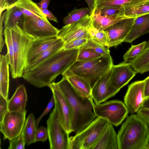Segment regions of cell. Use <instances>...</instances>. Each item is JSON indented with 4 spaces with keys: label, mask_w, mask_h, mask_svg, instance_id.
I'll list each match as a JSON object with an SVG mask.
<instances>
[{
    "label": "cell",
    "mask_w": 149,
    "mask_h": 149,
    "mask_svg": "<svg viewBox=\"0 0 149 149\" xmlns=\"http://www.w3.org/2000/svg\"><path fill=\"white\" fill-rule=\"evenodd\" d=\"M79 50L63 48L34 68L24 71L22 77L37 88L48 86L77 61Z\"/></svg>",
    "instance_id": "cell-1"
},
{
    "label": "cell",
    "mask_w": 149,
    "mask_h": 149,
    "mask_svg": "<svg viewBox=\"0 0 149 149\" xmlns=\"http://www.w3.org/2000/svg\"><path fill=\"white\" fill-rule=\"evenodd\" d=\"M59 89L68 101L72 111V131L77 134L88 126L95 119V104L93 99L75 89L64 76L56 83Z\"/></svg>",
    "instance_id": "cell-2"
},
{
    "label": "cell",
    "mask_w": 149,
    "mask_h": 149,
    "mask_svg": "<svg viewBox=\"0 0 149 149\" xmlns=\"http://www.w3.org/2000/svg\"><path fill=\"white\" fill-rule=\"evenodd\" d=\"M118 149H147L149 144V127L136 114L127 117L118 131Z\"/></svg>",
    "instance_id": "cell-3"
},
{
    "label": "cell",
    "mask_w": 149,
    "mask_h": 149,
    "mask_svg": "<svg viewBox=\"0 0 149 149\" xmlns=\"http://www.w3.org/2000/svg\"><path fill=\"white\" fill-rule=\"evenodd\" d=\"M113 65L110 54L102 55L91 60L76 61L64 73L80 76L88 81L92 87L97 81L111 69Z\"/></svg>",
    "instance_id": "cell-4"
},
{
    "label": "cell",
    "mask_w": 149,
    "mask_h": 149,
    "mask_svg": "<svg viewBox=\"0 0 149 149\" xmlns=\"http://www.w3.org/2000/svg\"><path fill=\"white\" fill-rule=\"evenodd\" d=\"M11 29L14 65L10 71L12 78L16 79L22 77L26 66L28 52L33 40L19 25Z\"/></svg>",
    "instance_id": "cell-5"
},
{
    "label": "cell",
    "mask_w": 149,
    "mask_h": 149,
    "mask_svg": "<svg viewBox=\"0 0 149 149\" xmlns=\"http://www.w3.org/2000/svg\"><path fill=\"white\" fill-rule=\"evenodd\" d=\"M109 123L97 117L84 129L70 137L69 149H92Z\"/></svg>",
    "instance_id": "cell-6"
},
{
    "label": "cell",
    "mask_w": 149,
    "mask_h": 149,
    "mask_svg": "<svg viewBox=\"0 0 149 149\" xmlns=\"http://www.w3.org/2000/svg\"><path fill=\"white\" fill-rule=\"evenodd\" d=\"M93 111L96 116L107 120L116 127L122 123L129 113L124 102L118 100L95 104Z\"/></svg>",
    "instance_id": "cell-7"
},
{
    "label": "cell",
    "mask_w": 149,
    "mask_h": 149,
    "mask_svg": "<svg viewBox=\"0 0 149 149\" xmlns=\"http://www.w3.org/2000/svg\"><path fill=\"white\" fill-rule=\"evenodd\" d=\"M47 130L50 149H69V134L62 125L56 107L47 120Z\"/></svg>",
    "instance_id": "cell-8"
},
{
    "label": "cell",
    "mask_w": 149,
    "mask_h": 149,
    "mask_svg": "<svg viewBox=\"0 0 149 149\" xmlns=\"http://www.w3.org/2000/svg\"><path fill=\"white\" fill-rule=\"evenodd\" d=\"M22 28L33 40L57 36L59 30L48 20L24 15Z\"/></svg>",
    "instance_id": "cell-9"
},
{
    "label": "cell",
    "mask_w": 149,
    "mask_h": 149,
    "mask_svg": "<svg viewBox=\"0 0 149 149\" xmlns=\"http://www.w3.org/2000/svg\"><path fill=\"white\" fill-rule=\"evenodd\" d=\"M26 111L24 113L8 111L0 123V130L4 140H11L21 134L26 120Z\"/></svg>",
    "instance_id": "cell-10"
},
{
    "label": "cell",
    "mask_w": 149,
    "mask_h": 149,
    "mask_svg": "<svg viewBox=\"0 0 149 149\" xmlns=\"http://www.w3.org/2000/svg\"><path fill=\"white\" fill-rule=\"evenodd\" d=\"M91 24V15H88L80 20L65 25L59 30L57 36L68 43L74 40L91 38L87 30Z\"/></svg>",
    "instance_id": "cell-11"
},
{
    "label": "cell",
    "mask_w": 149,
    "mask_h": 149,
    "mask_svg": "<svg viewBox=\"0 0 149 149\" xmlns=\"http://www.w3.org/2000/svg\"><path fill=\"white\" fill-rule=\"evenodd\" d=\"M52 91L55 100V106L57 110L63 126L70 134L72 132V111L67 98L54 82L48 86Z\"/></svg>",
    "instance_id": "cell-12"
},
{
    "label": "cell",
    "mask_w": 149,
    "mask_h": 149,
    "mask_svg": "<svg viewBox=\"0 0 149 149\" xmlns=\"http://www.w3.org/2000/svg\"><path fill=\"white\" fill-rule=\"evenodd\" d=\"M136 18H128L107 28L104 31L107 38V47L116 46L124 41L130 32Z\"/></svg>",
    "instance_id": "cell-13"
},
{
    "label": "cell",
    "mask_w": 149,
    "mask_h": 149,
    "mask_svg": "<svg viewBox=\"0 0 149 149\" xmlns=\"http://www.w3.org/2000/svg\"><path fill=\"white\" fill-rule=\"evenodd\" d=\"M144 80L134 81L128 87L124 97V103L131 114L136 113L142 107L145 99Z\"/></svg>",
    "instance_id": "cell-14"
},
{
    "label": "cell",
    "mask_w": 149,
    "mask_h": 149,
    "mask_svg": "<svg viewBox=\"0 0 149 149\" xmlns=\"http://www.w3.org/2000/svg\"><path fill=\"white\" fill-rule=\"evenodd\" d=\"M137 73L130 63L123 62L113 65L111 69L110 85L118 91L135 77Z\"/></svg>",
    "instance_id": "cell-15"
},
{
    "label": "cell",
    "mask_w": 149,
    "mask_h": 149,
    "mask_svg": "<svg viewBox=\"0 0 149 149\" xmlns=\"http://www.w3.org/2000/svg\"><path fill=\"white\" fill-rule=\"evenodd\" d=\"M110 74L111 69L92 87V96L95 104H99L104 102L115 95L119 92L109 84Z\"/></svg>",
    "instance_id": "cell-16"
},
{
    "label": "cell",
    "mask_w": 149,
    "mask_h": 149,
    "mask_svg": "<svg viewBox=\"0 0 149 149\" xmlns=\"http://www.w3.org/2000/svg\"><path fill=\"white\" fill-rule=\"evenodd\" d=\"M59 38L57 36L33 40L28 52L26 66L41 53L56 43Z\"/></svg>",
    "instance_id": "cell-17"
},
{
    "label": "cell",
    "mask_w": 149,
    "mask_h": 149,
    "mask_svg": "<svg viewBox=\"0 0 149 149\" xmlns=\"http://www.w3.org/2000/svg\"><path fill=\"white\" fill-rule=\"evenodd\" d=\"M91 25L97 29L104 31L112 25L129 18L125 14H119L111 16H102L96 8H94L91 14Z\"/></svg>",
    "instance_id": "cell-18"
},
{
    "label": "cell",
    "mask_w": 149,
    "mask_h": 149,
    "mask_svg": "<svg viewBox=\"0 0 149 149\" xmlns=\"http://www.w3.org/2000/svg\"><path fill=\"white\" fill-rule=\"evenodd\" d=\"M149 33V13L135 18L124 42L131 43L141 36Z\"/></svg>",
    "instance_id": "cell-19"
},
{
    "label": "cell",
    "mask_w": 149,
    "mask_h": 149,
    "mask_svg": "<svg viewBox=\"0 0 149 149\" xmlns=\"http://www.w3.org/2000/svg\"><path fill=\"white\" fill-rule=\"evenodd\" d=\"M92 149H118L117 134L109 123Z\"/></svg>",
    "instance_id": "cell-20"
},
{
    "label": "cell",
    "mask_w": 149,
    "mask_h": 149,
    "mask_svg": "<svg viewBox=\"0 0 149 149\" xmlns=\"http://www.w3.org/2000/svg\"><path fill=\"white\" fill-rule=\"evenodd\" d=\"M25 87L23 85L18 86L10 99L8 100V111L24 113L27 100Z\"/></svg>",
    "instance_id": "cell-21"
},
{
    "label": "cell",
    "mask_w": 149,
    "mask_h": 149,
    "mask_svg": "<svg viewBox=\"0 0 149 149\" xmlns=\"http://www.w3.org/2000/svg\"><path fill=\"white\" fill-rule=\"evenodd\" d=\"M122 6L125 15L129 18H136L149 13V0H132Z\"/></svg>",
    "instance_id": "cell-22"
},
{
    "label": "cell",
    "mask_w": 149,
    "mask_h": 149,
    "mask_svg": "<svg viewBox=\"0 0 149 149\" xmlns=\"http://www.w3.org/2000/svg\"><path fill=\"white\" fill-rule=\"evenodd\" d=\"M9 63L7 55H0V95L8 100L9 85Z\"/></svg>",
    "instance_id": "cell-23"
},
{
    "label": "cell",
    "mask_w": 149,
    "mask_h": 149,
    "mask_svg": "<svg viewBox=\"0 0 149 149\" xmlns=\"http://www.w3.org/2000/svg\"><path fill=\"white\" fill-rule=\"evenodd\" d=\"M62 75L66 77L72 86L77 91L83 95L93 99L92 87L88 81L76 75L64 73Z\"/></svg>",
    "instance_id": "cell-24"
},
{
    "label": "cell",
    "mask_w": 149,
    "mask_h": 149,
    "mask_svg": "<svg viewBox=\"0 0 149 149\" xmlns=\"http://www.w3.org/2000/svg\"><path fill=\"white\" fill-rule=\"evenodd\" d=\"M24 17L23 13L15 6L7 9L3 21L4 27L12 29L17 25L22 26Z\"/></svg>",
    "instance_id": "cell-25"
},
{
    "label": "cell",
    "mask_w": 149,
    "mask_h": 149,
    "mask_svg": "<svg viewBox=\"0 0 149 149\" xmlns=\"http://www.w3.org/2000/svg\"><path fill=\"white\" fill-rule=\"evenodd\" d=\"M65 42L59 38L57 41L54 44L40 54L30 64L27 65L25 71H28L34 68L44 61L62 49Z\"/></svg>",
    "instance_id": "cell-26"
},
{
    "label": "cell",
    "mask_w": 149,
    "mask_h": 149,
    "mask_svg": "<svg viewBox=\"0 0 149 149\" xmlns=\"http://www.w3.org/2000/svg\"><path fill=\"white\" fill-rule=\"evenodd\" d=\"M15 6L20 9L24 15L48 20L37 3L31 0H20Z\"/></svg>",
    "instance_id": "cell-27"
},
{
    "label": "cell",
    "mask_w": 149,
    "mask_h": 149,
    "mask_svg": "<svg viewBox=\"0 0 149 149\" xmlns=\"http://www.w3.org/2000/svg\"><path fill=\"white\" fill-rule=\"evenodd\" d=\"M130 63L137 73L143 74L149 72V49H145Z\"/></svg>",
    "instance_id": "cell-28"
},
{
    "label": "cell",
    "mask_w": 149,
    "mask_h": 149,
    "mask_svg": "<svg viewBox=\"0 0 149 149\" xmlns=\"http://www.w3.org/2000/svg\"><path fill=\"white\" fill-rule=\"evenodd\" d=\"M35 121L34 115L32 113H30L26 119L22 133L27 145L35 142L37 130Z\"/></svg>",
    "instance_id": "cell-29"
},
{
    "label": "cell",
    "mask_w": 149,
    "mask_h": 149,
    "mask_svg": "<svg viewBox=\"0 0 149 149\" xmlns=\"http://www.w3.org/2000/svg\"><path fill=\"white\" fill-rule=\"evenodd\" d=\"M92 12L87 7L77 8H75L63 18V22L65 25L77 21L88 15H91Z\"/></svg>",
    "instance_id": "cell-30"
},
{
    "label": "cell",
    "mask_w": 149,
    "mask_h": 149,
    "mask_svg": "<svg viewBox=\"0 0 149 149\" xmlns=\"http://www.w3.org/2000/svg\"><path fill=\"white\" fill-rule=\"evenodd\" d=\"M147 41L137 45H132L123 56L124 62L130 63L140 55L145 49Z\"/></svg>",
    "instance_id": "cell-31"
},
{
    "label": "cell",
    "mask_w": 149,
    "mask_h": 149,
    "mask_svg": "<svg viewBox=\"0 0 149 149\" xmlns=\"http://www.w3.org/2000/svg\"><path fill=\"white\" fill-rule=\"evenodd\" d=\"M3 34L5 38V42L7 49L6 55L8 58L11 70L12 69L14 65L13 48L11 29L5 27Z\"/></svg>",
    "instance_id": "cell-32"
},
{
    "label": "cell",
    "mask_w": 149,
    "mask_h": 149,
    "mask_svg": "<svg viewBox=\"0 0 149 149\" xmlns=\"http://www.w3.org/2000/svg\"><path fill=\"white\" fill-rule=\"evenodd\" d=\"M87 31L91 38L107 47V38L104 31L99 30L91 25Z\"/></svg>",
    "instance_id": "cell-33"
},
{
    "label": "cell",
    "mask_w": 149,
    "mask_h": 149,
    "mask_svg": "<svg viewBox=\"0 0 149 149\" xmlns=\"http://www.w3.org/2000/svg\"><path fill=\"white\" fill-rule=\"evenodd\" d=\"M105 47L93 39L89 38L88 39L87 44L81 47L91 49L102 55L110 54L109 49Z\"/></svg>",
    "instance_id": "cell-34"
},
{
    "label": "cell",
    "mask_w": 149,
    "mask_h": 149,
    "mask_svg": "<svg viewBox=\"0 0 149 149\" xmlns=\"http://www.w3.org/2000/svg\"><path fill=\"white\" fill-rule=\"evenodd\" d=\"M97 9L102 16H111L119 14H125L124 9L122 6H111Z\"/></svg>",
    "instance_id": "cell-35"
},
{
    "label": "cell",
    "mask_w": 149,
    "mask_h": 149,
    "mask_svg": "<svg viewBox=\"0 0 149 149\" xmlns=\"http://www.w3.org/2000/svg\"><path fill=\"white\" fill-rule=\"evenodd\" d=\"M77 61H86L98 58L102 55L88 49L80 48Z\"/></svg>",
    "instance_id": "cell-36"
},
{
    "label": "cell",
    "mask_w": 149,
    "mask_h": 149,
    "mask_svg": "<svg viewBox=\"0 0 149 149\" xmlns=\"http://www.w3.org/2000/svg\"><path fill=\"white\" fill-rule=\"evenodd\" d=\"M132 0H94V7L102 8L111 6H123Z\"/></svg>",
    "instance_id": "cell-37"
},
{
    "label": "cell",
    "mask_w": 149,
    "mask_h": 149,
    "mask_svg": "<svg viewBox=\"0 0 149 149\" xmlns=\"http://www.w3.org/2000/svg\"><path fill=\"white\" fill-rule=\"evenodd\" d=\"M26 142L22 133L18 136L10 141L8 149H24Z\"/></svg>",
    "instance_id": "cell-38"
},
{
    "label": "cell",
    "mask_w": 149,
    "mask_h": 149,
    "mask_svg": "<svg viewBox=\"0 0 149 149\" xmlns=\"http://www.w3.org/2000/svg\"><path fill=\"white\" fill-rule=\"evenodd\" d=\"M88 41V39L85 38L74 40L65 43L63 48L66 50L79 49L85 45Z\"/></svg>",
    "instance_id": "cell-39"
},
{
    "label": "cell",
    "mask_w": 149,
    "mask_h": 149,
    "mask_svg": "<svg viewBox=\"0 0 149 149\" xmlns=\"http://www.w3.org/2000/svg\"><path fill=\"white\" fill-rule=\"evenodd\" d=\"M48 138L47 130L45 127L41 126L37 129L35 142L39 141L44 142Z\"/></svg>",
    "instance_id": "cell-40"
},
{
    "label": "cell",
    "mask_w": 149,
    "mask_h": 149,
    "mask_svg": "<svg viewBox=\"0 0 149 149\" xmlns=\"http://www.w3.org/2000/svg\"><path fill=\"white\" fill-rule=\"evenodd\" d=\"M55 104L54 99L52 95L51 100L48 103L45 109L37 119L36 120L35 124L37 129L38 127L39 124L42 118L44 116L51 111L53 106H55Z\"/></svg>",
    "instance_id": "cell-41"
},
{
    "label": "cell",
    "mask_w": 149,
    "mask_h": 149,
    "mask_svg": "<svg viewBox=\"0 0 149 149\" xmlns=\"http://www.w3.org/2000/svg\"><path fill=\"white\" fill-rule=\"evenodd\" d=\"M20 0H0V15L3 12L15 6Z\"/></svg>",
    "instance_id": "cell-42"
},
{
    "label": "cell",
    "mask_w": 149,
    "mask_h": 149,
    "mask_svg": "<svg viewBox=\"0 0 149 149\" xmlns=\"http://www.w3.org/2000/svg\"><path fill=\"white\" fill-rule=\"evenodd\" d=\"M8 100L0 95V123L8 111Z\"/></svg>",
    "instance_id": "cell-43"
},
{
    "label": "cell",
    "mask_w": 149,
    "mask_h": 149,
    "mask_svg": "<svg viewBox=\"0 0 149 149\" xmlns=\"http://www.w3.org/2000/svg\"><path fill=\"white\" fill-rule=\"evenodd\" d=\"M136 114L143 119L149 126V109L141 107Z\"/></svg>",
    "instance_id": "cell-44"
},
{
    "label": "cell",
    "mask_w": 149,
    "mask_h": 149,
    "mask_svg": "<svg viewBox=\"0 0 149 149\" xmlns=\"http://www.w3.org/2000/svg\"><path fill=\"white\" fill-rule=\"evenodd\" d=\"M5 14V11L2 13L0 15V52L4 46L5 41L3 39L2 37L3 23V22L4 17Z\"/></svg>",
    "instance_id": "cell-45"
},
{
    "label": "cell",
    "mask_w": 149,
    "mask_h": 149,
    "mask_svg": "<svg viewBox=\"0 0 149 149\" xmlns=\"http://www.w3.org/2000/svg\"><path fill=\"white\" fill-rule=\"evenodd\" d=\"M42 13L46 15L47 19L49 20H52L55 22H58L57 18L52 13L48 10L47 9L41 10Z\"/></svg>",
    "instance_id": "cell-46"
},
{
    "label": "cell",
    "mask_w": 149,
    "mask_h": 149,
    "mask_svg": "<svg viewBox=\"0 0 149 149\" xmlns=\"http://www.w3.org/2000/svg\"><path fill=\"white\" fill-rule=\"evenodd\" d=\"M51 0H40L37 3V5L40 10L47 9Z\"/></svg>",
    "instance_id": "cell-47"
},
{
    "label": "cell",
    "mask_w": 149,
    "mask_h": 149,
    "mask_svg": "<svg viewBox=\"0 0 149 149\" xmlns=\"http://www.w3.org/2000/svg\"><path fill=\"white\" fill-rule=\"evenodd\" d=\"M145 82L144 94L145 98L149 97V76L144 79Z\"/></svg>",
    "instance_id": "cell-48"
},
{
    "label": "cell",
    "mask_w": 149,
    "mask_h": 149,
    "mask_svg": "<svg viewBox=\"0 0 149 149\" xmlns=\"http://www.w3.org/2000/svg\"><path fill=\"white\" fill-rule=\"evenodd\" d=\"M89 8L92 12L94 7V0H85Z\"/></svg>",
    "instance_id": "cell-49"
},
{
    "label": "cell",
    "mask_w": 149,
    "mask_h": 149,
    "mask_svg": "<svg viewBox=\"0 0 149 149\" xmlns=\"http://www.w3.org/2000/svg\"><path fill=\"white\" fill-rule=\"evenodd\" d=\"M142 107L148 109H149V97L145 98Z\"/></svg>",
    "instance_id": "cell-50"
},
{
    "label": "cell",
    "mask_w": 149,
    "mask_h": 149,
    "mask_svg": "<svg viewBox=\"0 0 149 149\" xmlns=\"http://www.w3.org/2000/svg\"><path fill=\"white\" fill-rule=\"evenodd\" d=\"M145 49H149V40L147 41Z\"/></svg>",
    "instance_id": "cell-51"
},
{
    "label": "cell",
    "mask_w": 149,
    "mask_h": 149,
    "mask_svg": "<svg viewBox=\"0 0 149 149\" xmlns=\"http://www.w3.org/2000/svg\"><path fill=\"white\" fill-rule=\"evenodd\" d=\"M147 149H149V144L148 146H147Z\"/></svg>",
    "instance_id": "cell-52"
},
{
    "label": "cell",
    "mask_w": 149,
    "mask_h": 149,
    "mask_svg": "<svg viewBox=\"0 0 149 149\" xmlns=\"http://www.w3.org/2000/svg\"><path fill=\"white\" fill-rule=\"evenodd\" d=\"M77 0L80 1V0Z\"/></svg>",
    "instance_id": "cell-53"
},
{
    "label": "cell",
    "mask_w": 149,
    "mask_h": 149,
    "mask_svg": "<svg viewBox=\"0 0 149 149\" xmlns=\"http://www.w3.org/2000/svg\"></svg>",
    "instance_id": "cell-54"
}]
</instances>
